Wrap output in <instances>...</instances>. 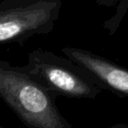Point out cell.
<instances>
[{"mask_svg":"<svg viewBox=\"0 0 128 128\" xmlns=\"http://www.w3.org/2000/svg\"><path fill=\"white\" fill-rule=\"evenodd\" d=\"M0 98L28 128H72L60 113L56 97L21 66L0 60Z\"/></svg>","mask_w":128,"mask_h":128,"instance_id":"obj_1","label":"cell"},{"mask_svg":"<svg viewBox=\"0 0 128 128\" xmlns=\"http://www.w3.org/2000/svg\"><path fill=\"white\" fill-rule=\"evenodd\" d=\"M21 67L56 98L92 100L105 90L79 65L49 50L38 48L30 51L27 63Z\"/></svg>","mask_w":128,"mask_h":128,"instance_id":"obj_2","label":"cell"},{"mask_svg":"<svg viewBox=\"0 0 128 128\" xmlns=\"http://www.w3.org/2000/svg\"><path fill=\"white\" fill-rule=\"evenodd\" d=\"M62 0H1L0 44L22 45L27 39L54 29Z\"/></svg>","mask_w":128,"mask_h":128,"instance_id":"obj_3","label":"cell"},{"mask_svg":"<svg viewBox=\"0 0 128 128\" xmlns=\"http://www.w3.org/2000/svg\"><path fill=\"white\" fill-rule=\"evenodd\" d=\"M61 51L65 57L87 71L105 90L128 98V69L82 48L65 46Z\"/></svg>","mask_w":128,"mask_h":128,"instance_id":"obj_4","label":"cell"},{"mask_svg":"<svg viewBox=\"0 0 128 128\" xmlns=\"http://www.w3.org/2000/svg\"><path fill=\"white\" fill-rule=\"evenodd\" d=\"M97 4L107 7L117 6L116 13L114 16H112L109 20H107L104 23V27L106 30L110 32V34H113L116 29L118 28L120 22L122 21V18L124 14L127 11L128 8V0H94Z\"/></svg>","mask_w":128,"mask_h":128,"instance_id":"obj_5","label":"cell"},{"mask_svg":"<svg viewBox=\"0 0 128 128\" xmlns=\"http://www.w3.org/2000/svg\"><path fill=\"white\" fill-rule=\"evenodd\" d=\"M106 128H128V124L127 123H117V124H113L111 126H108Z\"/></svg>","mask_w":128,"mask_h":128,"instance_id":"obj_6","label":"cell"},{"mask_svg":"<svg viewBox=\"0 0 128 128\" xmlns=\"http://www.w3.org/2000/svg\"><path fill=\"white\" fill-rule=\"evenodd\" d=\"M0 128H4V127H3V126H2L1 124H0Z\"/></svg>","mask_w":128,"mask_h":128,"instance_id":"obj_7","label":"cell"}]
</instances>
